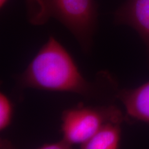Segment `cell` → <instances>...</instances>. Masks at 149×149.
Listing matches in <instances>:
<instances>
[{
	"label": "cell",
	"mask_w": 149,
	"mask_h": 149,
	"mask_svg": "<svg viewBox=\"0 0 149 149\" xmlns=\"http://www.w3.org/2000/svg\"><path fill=\"white\" fill-rule=\"evenodd\" d=\"M72 145L68 144L64 139L60 141L53 143H46L42 144L39 148L41 149H68L71 148Z\"/></svg>",
	"instance_id": "8"
},
{
	"label": "cell",
	"mask_w": 149,
	"mask_h": 149,
	"mask_svg": "<svg viewBox=\"0 0 149 149\" xmlns=\"http://www.w3.org/2000/svg\"><path fill=\"white\" fill-rule=\"evenodd\" d=\"M124 116L113 104L67 109L61 115L63 139L70 145L82 144L108 122L122 123Z\"/></svg>",
	"instance_id": "3"
},
{
	"label": "cell",
	"mask_w": 149,
	"mask_h": 149,
	"mask_svg": "<svg viewBox=\"0 0 149 149\" xmlns=\"http://www.w3.org/2000/svg\"><path fill=\"white\" fill-rule=\"evenodd\" d=\"M30 23L44 25L51 18L63 24L85 53L91 52L97 25V4L95 0H26Z\"/></svg>",
	"instance_id": "2"
},
{
	"label": "cell",
	"mask_w": 149,
	"mask_h": 149,
	"mask_svg": "<svg viewBox=\"0 0 149 149\" xmlns=\"http://www.w3.org/2000/svg\"><path fill=\"white\" fill-rule=\"evenodd\" d=\"M13 113V105L4 93H0V131H3L10 124Z\"/></svg>",
	"instance_id": "7"
},
{
	"label": "cell",
	"mask_w": 149,
	"mask_h": 149,
	"mask_svg": "<svg viewBox=\"0 0 149 149\" xmlns=\"http://www.w3.org/2000/svg\"><path fill=\"white\" fill-rule=\"evenodd\" d=\"M117 98L124 104L128 118L149 123V81L136 88L119 91Z\"/></svg>",
	"instance_id": "5"
},
{
	"label": "cell",
	"mask_w": 149,
	"mask_h": 149,
	"mask_svg": "<svg viewBox=\"0 0 149 149\" xmlns=\"http://www.w3.org/2000/svg\"><path fill=\"white\" fill-rule=\"evenodd\" d=\"M121 124L108 122L102 126L88 141L80 145L82 149H115L120 147Z\"/></svg>",
	"instance_id": "6"
},
{
	"label": "cell",
	"mask_w": 149,
	"mask_h": 149,
	"mask_svg": "<svg viewBox=\"0 0 149 149\" xmlns=\"http://www.w3.org/2000/svg\"><path fill=\"white\" fill-rule=\"evenodd\" d=\"M17 81L22 88L75 93L101 104H113L119 91L117 81L108 71L99 72L94 81L86 79L70 54L53 36L49 37Z\"/></svg>",
	"instance_id": "1"
},
{
	"label": "cell",
	"mask_w": 149,
	"mask_h": 149,
	"mask_svg": "<svg viewBox=\"0 0 149 149\" xmlns=\"http://www.w3.org/2000/svg\"><path fill=\"white\" fill-rule=\"evenodd\" d=\"M115 21L135 29L149 51V0H126L115 13Z\"/></svg>",
	"instance_id": "4"
},
{
	"label": "cell",
	"mask_w": 149,
	"mask_h": 149,
	"mask_svg": "<svg viewBox=\"0 0 149 149\" xmlns=\"http://www.w3.org/2000/svg\"><path fill=\"white\" fill-rule=\"evenodd\" d=\"M8 1V0H0V8H1V9H2L4 7V6L6 4Z\"/></svg>",
	"instance_id": "9"
}]
</instances>
